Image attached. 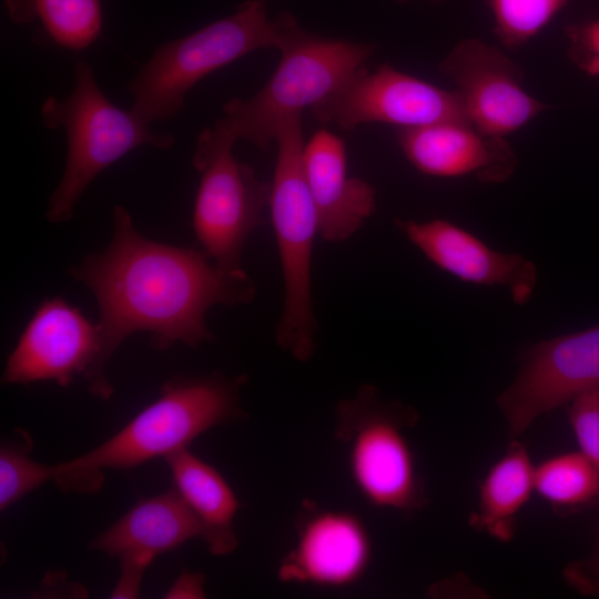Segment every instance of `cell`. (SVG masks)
Returning a JSON list of instances; mask_svg holds the SVG:
<instances>
[{"instance_id": "cell-1", "label": "cell", "mask_w": 599, "mask_h": 599, "mask_svg": "<svg viewBox=\"0 0 599 599\" xmlns=\"http://www.w3.org/2000/svg\"><path fill=\"white\" fill-rule=\"evenodd\" d=\"M209 258L203 250L146 238L130 213L114 206L110 245L70 270L99 306L100 351L83 376L90 393L104 399L112 395L104 368L129 335L148 331L159 349L176 342L196 347L213 338L205 324L212 306L254 298L255 287L246 272L225 271Z\"/></svg>"}, {"instance_id": "cell-2", "label": "cell", "mask_w": 599, "mask_h": 599, "mask_svg": "<svg viewBox=\"0 0 599 599\" xmlns=\"http://www.w3.org/2000/svg\"><path fill=\"white\" fill-rule=\"evenodd\" d=\"M374 50L372 43L311 33L295 20L270 80L252 98L226 102L223 115L200 134L193 155L233 148L240 139L268 149L284 124L322 103L364 70Z\"/></svg>"}, {"instance_id": "cell-3", "label": "cell", "mask_w": 599, "mask_h": 599, "mask_svg": "<svg viewBox=\"0 0 599 599\" xmlns=\"http://www.w3.org/2000/svg\"><path fill=\"white\" fill-rule=\"evenodd\" d=\"M245 380L212 374L166 382L160 396L108 440L54 465L53 481L65 491L91 494L105 469H129L186 447L210 428L244 416L240 388Z\"/></svg>"}, {"instance_id": "cell-4", "label": "cell", "mask_w": 599, "mask_h": 599, "mask_svg": "<svg viewBox=\"0 0 599 599\" xmlns=\"http://www.w3.org/2000/svg\"><path fill=\"white\" fill-rule=\"evenodd\" d=\"M294 20L290 12L270 19L266 0H247L232 14L163 43L126 85L131 111L148 124L175 116L210 73L256 50H280Z\"/></svg>"}, {"instance_id": "cell-5", "label": "cell", "mask_w": 599, "mask_h": 599, "mask_svg": "<svg viewBox=\"0 0 599 599\" xmlns=\"http://www.w3.org/2000/svg\"><path fill=\"white\" fill-rule=\"evenodd\" d=\"M43 124L67 135L62 179L49 199L45 216L51 223L72 217L75 204L90 183L130 151L151 145L169 149L172 134L156 133L131 110L115 106L100 90L92 67L74 65V87L64 99L49 97L41 105Z\"/></svg>"}, {"instance_id": "cell-6", "label": "cell", "mask_w": 599, "mask_h": 599, "mask_svg": "<svg viewBox=\"0 0 599 599\" xmlns=\"http://www.w3.org/2000/svg\"><path fill=\"white\" fill-rule=\"evenodd\" d=\"M275 142L277 158L268 211L284 282V304L275 339L296 361L306 362L316 348L311 267L314 242L319 233L304 169L302 116L284 124Z\"/></svg>"}, {"instance_id": "cell-7", "label": "cell", "mask_w": 599, "mask_h": 599, "mask_svg": "<svg viewBox=\"0 0 599 599\" xmlns=\"http://www.w3.org/2000/svg\"><path fill=\"white\" fill-rule=\"evenodd\" d=\"M416 419L412 407L384 400L372 385L336 405L335 437L346 449L354 485L375 507L412 514L426 505L405 433Z\"/></svg>"}, {"instance_id": "cell-8", "label": "cell", "mask_w": 599, "mask_h": 599, "mask_svg": "<svg viewBox=\"0 0 599 599\" xmlns=\"http://www.w3.org/2000/svg\"><path fill=\"white\" fill-rule=\"evenodd\" d=\"M201 181L193 210V230L202 250L221 268L241 273L248 236L265 224L271 183L238 162L233 148L193 155Z\"/></svg>"}, {"instance_id": "cell-9", "label": "cell", "mask_w": 599, "mask_h": 599, "mask_svg": "<svg viewBox=\"0 0 599 599\" xmlns=\"http://www.w3.org/2000/svg\"><path fill=\"white\" fill-rule=\"evenodd\" d=\"M321 123L353 131L364 123L412 129L447 121L469 122L457 90L449 91L384 64L362 70L336 93L311 109Z\"/></svg>"}, {"instance_id": "cell-10", "label": "cell", "mask_w": 599, "mask_h": 599, "mask_svg": "<svg viewBox=\"0 0 599 599\" xmlns=\"http://www.w3.org/2000/svg\"><path fill=\"white\" fill-rule=\"evenodd\" d=\"M599 388V325L540 341L520 356L514 382L497 397L512 438L539 416Z\"/></svg>"}, {"instance_id": "cell-11", "label": "cell", "mask_w": 599, "mask_h": 599, "mask_svg": "<svg viewBox=\"0 0 599 599\" xmlns=\"http://www.w3.org/2000/svg\"><path fill=\"white\" fill-rule=\"evenodd\" d=\"M439 70L455 83L469 122L484 134L505 138L549 108L524 89L518 64L479 39L459 41Z\"/></svg>"}, {"instance_id": "cell-12", "label": "cell", "mask_w": 599, "mask_h": 599, "mask_svg": "<svg viewBox=\"0 0 599 599\" xmlns=\"http://www.w3.org/2000/svg\"><path fill=\"white\" fill-rule=\"evenodd\" d=\"M100 351L97 324L60 297L33 313L3 370L4 384L53 380L68 386L94 364Z\"/></svg>"}, {"instance_id": "cell-13", "label": "cell", "mask_w": 599, "mask_h": 599, "mask_svg": "<svg viewBox=\"0 0 599 599\" xmlns=\"http://www.w3.org/2000/svg\"><path fill=\"white\" fill-rule=\"evenodd\" d=\"M372 559V541L361 518L344 510L306 511L277 578L286 583L341 588L354 585Z\"/></svg>"}, {"instance_id": "cell-14", "label": "cell", "mask_w": 599, "mask_h": 599, "mask_svg": "<svg viewBox=\"0 0 599 599\" xmlns=\"http://www.w3.org/2000/svg\"><path fill=\"white\" fill-rule=\"evenodd\" d=\"M398 229L440 270L459 280L506 286L512 301L524 305L537 284V267L522 255L499 253L478 237L445 220H396Z\"/></svg>"}, {"instance_id": "cell-15", "label": "cell", "mask_w": 599, "mask_h": 599, "mask_svg": "<svg viewBox=\"0 0 599 599\" xmlns=\"http://www.w3.org/2000/svg\"><path fill=\"white\" fill-rule=\"evenodd\" d=\"M397 142L422 173L438 177L475 175L484 183H502L517 167V156L505 138L481 133L470 122L447 121L399 129Z\"/></svg>"}, {"instance_id": "cell-16", "label": "cell", "mask_w": 599, "mask_h": 599, "mask_svg": "<svg viewBox=\"0 0 599 599\" xmlns=\"http://www.w3.org/2000/svg\"><path fill=\"white\" fill-rule=\"evenodd\" d=\"M304 169L319 236L328 243L352 237L376 210L375 189L347 173L344 141L319 130L304 146Z\"/></svg>"}, {"instance_id": "cell-17", "label": "cell", "mask_w": 599, "mask_h": 599, "mask_svg": "<svg viewBox=\"0 0 599 599\" xmlns=\"http://www.w3.org/2000/svg\"><path fill=\"white\" fill-rule=\"evenodd\" d=\"M202 525L181 496L172 489L139 500L109 529L95 537L90 549L119 559L125 556H156L202 538Z\"/></svg>"}, {"instance_id": "cell-18", "label": "cell", "mask_w": 599, "mask_h": 599, "mask_svg": "<svg viewBox=\"0 0 599 599\" xmlns=\"http://www.w3.org/2000/svg\"><path fill=\"white\" fill-rule=\"evenodd\" d=\"M174 487L199 518L209 550L223 556L234 551L237 537L234 518L238 500L219 470L186 447L164 457Z\"/></svg>"}, {"instance_id": "cell-19", "label": "cell", "mask_w": 599, "mask_h": 599, "mask_svg": "<svg viewBox=\"0 0 599 599\" xmlns=\"http://www.w3.org/2000/svg\"><path fill=\"white\" fill-rule=\"evenodd\" d=\"M535 467L526 448L512 441L488 470L479 490L478 507L469 525L499 541L515 534L516 517L535 490Z\"/></svg>"}, {"instance_id": "cell-20", "label": "cell", "mask_w": 599, "mask_h": 599, "mask_svg": "<svg viewBox=\"0 0 599 599\" xmlns=\"http://www.w3.org/2000/svg\"><path fill=\"white\" fill-rule=\"evenodd\" d=\"M14 24L37 23L53 44L73 51L89 48L103 28L102 0H4Z\"/></svg>"}, {"instance_id": "cell-21", "label": "cell", "mask_w": 599, "mask_h": 599, "mask_svg": "<svg viewBox=\"0 0 599 599\" xmlns=\"http://www.w3.org/2000/svg\"><path fill=\"white\" fill-rule=\"evenodd\" d=\"M535 490L558 510L599 506V471L579 450L564 453L535 467Z\"/></svg>"}, {"instance_id": "cell-22", "label": "cell", "mask_w": 599, "mask_h": 599, "mask_svg": "<svg viewBox=\"0 0 599 599\" xmlns=\"http://www.w3.org/2000/svg\"><path fill=\"white\" fill-rule=\"evenodd\" d=\"M571 0H486L494 33L509 49H517L541 32Z\"/></svg>"}, {"instance_id": "cell-23", "label": "cell", "mask_w": 599, "mask_h": 599, "mask_svg": "<svg viewBox=\"0 0 599 599\" xmlns=\"http://www.w3.org/2000/svg\"><path fill=\"white\" fill-rule=\"evenodd\" d=\"M32 440L20 430L18 439L4 440L0 448V510L53 480L54 465H42L30 457Z\"/></svg>"}, {"instance_id": "cell-24", "label": "cell", "mask_w": 599, "mask_h": 599, "mask_svg": "<svg viewBox=\"0 0 599 599\" xmlns=\"http://www.w3.org/2000/svg\"><path fill=\"white\" fill-rule=\"evenodd\" d=\"M568 418L580 451L599 471V388L571 399Z\"/></svg>"}, {"instance_id": "cell-25", "label": "cell", "mask_w": 599, "mask_h": 599, "mask_svg": "<svg viewBox=\"0 0 599 599\" xmlns=\"http://www.w3.org/2000/svg\"><path fill=\"white\" fill-rule=\"evenodd\" d=\"M570 60L589 75H599V20L566 28Z\"/></svg>"}, {"instance_id": "cell-26", "label": "cell", "mask_w": 599, "mask_h": 599, "mask_svg": "<svg viewBox=\"0 0 599 599\" xmlns=\"http://www.w3.org/2000/svg\"><path fill=\"white\" fill-rule=\"evenodd\" d=\"M152 560L144 556H125L120 558V577L110 597L114 599L139 597L143 573Z\"/></svg>"}, {"instance_id": "cell-27", "label": "cell", "mask_w": 599, "mask_h": 599, "mask_svg": "<svg viewBox=\"0 0 599 599\" xmlns=\"http://www.w3.org/2000/svg\"><path fill=\"white\" fill-rule=\"evenodd\" d=\"M568 581L583 592H599V531L593 555L566 569Z\"/></svg>"}, {"instance_id": "cell-28", "label": "cell", "mask_w": 599, "mask_h": 599, "mask_svg": "<svg viewBox=\"0 0 599 599\" xmlns=\"http://www.w3.org/2000/svg\"><path fill=\"white\" fill-rule=\"evenodd\" d=\"M205 577L197 572L184 571L165 593L166 599L204 598Z\"/></svg>"}, {"instance_id": "cell-29", "label": "cell", "mask_w": 599, "mask_h": 599, "mask_svg": "<svg viewBox=\"0 0 599 599\" xmlns=\"http://www.w3.org/2000/svg\"><path fill=\"white\" fill-rule=\"evenodd\" d=\"M395 1H397V2H406L408 0H395Z\"/></svg>"}]
</instances>
